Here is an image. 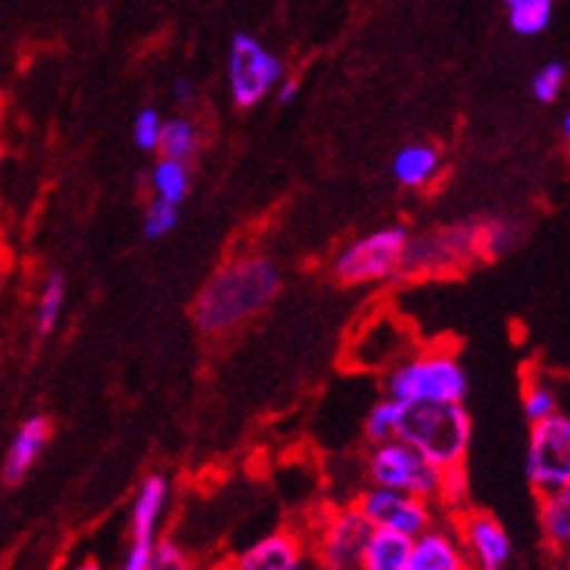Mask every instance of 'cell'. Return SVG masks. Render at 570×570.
I'll use <instances>...</instances> for the list:
<instances>
[{"instance_id":"cell-7","label":"cell","mask_w":570,"mask_h":570,"mask_svg":"<svg viewBox=\"0 0 570 570\" xmlns=\"http://www.w3.org/2000/svg\"><path fill=\"white\" fill-rule=\"evenodd\" d=\"M474 256H481L478 245V225H451L434 230L416 233L407 239L405 259L396 279L436 277L469 265Z\"/></svg>"},{"instance_id":"cell-8","label":"cell","mask_w":570,"mask_h":570,"mask_svg":"<svg viewBox=\"0 0 570 570\" xmlns=\"http://www.w3.org/2000/svg\"><path fill=\"white\" fill-rule=\"evenodd\" d=\"M285 76V65L277 53L256 36H233L227 50V90L236 108H256Z\"/></svg>"},{"instance_id":"cell-11","label":"cell","mask_w":570,"mask_h":570,"mask_svg":"<svg viewBox=\"0 0 570 570\" xmlns=\"http://www.w3.org/2000/svg\"><path fill=\"white\" fill-rule=\"evenodd\" d=\"M454 524H458L460 541H463L465 559L472 570H507L512 562V539L503 530V524L495 515L481 510H463L458 512Z\"/></svg>"},{"instance_id":"cell-9","label":"cell","mask_w":570,"mask_h":570,"mask_svg":"<svg viewBox=\"0 0 570 570\" xmlns=\"http://www.w3.org/2000/svg\"><path fill=\"white\" fill-rule=\"evenodd\" d=\"M527 481L535 495H556L570 481V416L556 411L530 425L524 458Z\"/></svg>"},{"instance_id":"cell-20","label":"cell","mask_w":570,"mask_h":570,"mask_svg":"<svg viewBox=\"0 0 570 570\" xmlns=\"http://www.w3.org/2000/svg\"><path fill=\"white\" fill-rule=\"evenodd\" d=\"M65 297H68V279H65L61 271H53L41 285L36 301V332L41 338L53 335L56 326H59L61 312H65Z\"/></svg>"},{"instance_id":"cell-38","label":"cell","mask_w":570,"mask_h":570,"mask_svg":"<svg viewBox=\"0 0 570 570\" xmlns=\"http://www.w3.org/2000/svg\"><path fill=\"white\" fill-rule=\"evenodd\" d=\"M568 556H570V544H568Z\"/></svg>"},{"instance_id":"cell-19","label":"cell","mask_w":570,"mask_h":570,"mask_svg":"<svg viewBox=\"0 0 570 570\" xmlns=\"http://www.w3.org/2000/svg\"><path fill=\"white\" fill-rule=\"evenodd\" d=\"M160 158H173L180 164H193L202 151V128L189 117H173L164 122V135H160Z\"/></svg>"},{"instance_id":"cell-2","label":"cell","mask_w":570,"mask_h":570,"mask_svg":"<svg viewBox=\"0 0 570 570\" xmlns=\"http://www.w3.org/2000/svg\"><path fill=\"white\" fill-rule=\"evenodd\" d=\"M469 393L463 361L445 344L411 346L384 373V396L405 405H460Z\"/></svg>"},{"instance_id":"cell-5","label":"cell","mask_w":570,"mask_h":570,"mask_svg":"<svg viewBox=\"0 0 570 570\" xmlns=\"http://www.w3.org/2000/svg\"><path fill=\"white\" fill-rule=\"evenodd\" d=\"M370 530L367 518L350 501L323 507L315 518H308V527L301 533L321 570H358Z\"/></svg>"},{"instance_id":"cell-33","label":"cell","mask_w":570,"mask_h":570,"mask_svg":"<svg viewBox=\"0 0 570 570\" xmlns=\"http://www.w3.org/2000/svg\"><path fill=\"white\" fill-rule=\"evenodd\" d=\"M173 97L178 99L180 106H189V102L196 99V85L180 76V79H175V85H173Z\"/></svg>"},{"instance_id":"cell-21","label":"cell","mask_w":570,"mask_h":570,"mask_svg":"<svg viewBox=\"0 0 570 570\" xmlns=\"http://www.w3.org/2000/svg\"><path fill=\"white\" fill-rule=\"evenodd\" d=\"M539 524L541 535L553 550H568L570 544V510L562 495H541L539 498Z\"/></svg>"},{"instance_id":"cell-15","label":"cell","mask_w":570,"mask_h":570,"mask_svg":"<svg viewBox=\"0 0 570 570\" xmlns=\"http://www.w3.org/2000/svg\"><path fill=\"white\" fill-rule=\"evenodd\" d=\"M173 498V483L166 474H146L131 501V521H128V539L158 541L164 524L166 507Z\"/></svg>"},{"instance_id":"cell-32","label":"cell","mask_w":570,"mask_h":570,"mask_svg":"<svg viewBox=\"0 0 570 570\" xmlns=\"http://www.w3.org/2000/svg\"><path fill=\"white\" fill-rule=\"evenodd\" d=\"M274 94H277V99L279 102H294V99H297V94H301V79H297V76H288L285 73L283 79H279V85L277 88H274Z\"/></svg>"},{"instance_id":"cell-34","label":"cell","mask_w":570,"mask_h":570,"mask_svg":"<svg viewBox=\"0 0 570 570\" xmlns=\"http://www.w3.org/2000/svg\"><path fill=\"white\" fill-rule=\"evenodd\" d=\"M73 570H106V568H102V564H99V562H94V559H88V562L76 564Z\"/></svg>"},{"instance_id":"cell-35","label":"cell","mask_w":570,"mask_h":570,"mask_svg":"<svg viewBox=\"0 0 570 570\" xmlns=\"http://www.w3.org/2000/svg\"><path fill=\"white\" fill-rule=\"evenodd\" d=\"M202 570H233V562H218V564H210V568H202Z\"/></svg>"},{"instance_id":"cell-37","label":"cell","mask_w":570,"mask_h":570,"mask_svg":"<svg viewBox=\"0 0 570 570\" xmlns=\"http://www.w3.org/2000/svg\"><path fill=\"white\" fill-rule=\"evenodd\" d=\"M562 131H564V137H568V142H570V111L564 114V122H562Z\"/></svg>"},{"instance_id":"cell-6","label":"cell","mask_w":570,"mask_h":570,"mask_svg":"<svg viewBox=\"0 0 570 570\" xmlns=\"http://www.w3.org/2000/svg\"><path fill=\"white\" fill-rule=\"evenodd\" d=\"M364 478L373 487L399 489V492H407V495L425 498V501L436 503L440 483H443V469H436L411 443L393 436V440H384V443L367 445V454H364Z\"/></svg>"},{"instance_id":"cell-18","label":"cell","mask_w":570,"mask_h":570,"mask_svg":"<svg viewBox=\"0 0 570 570\" xmlns=\"http://www.w3.org/2000/svg\"><path fill=\"white\" fill-rule=\"evenodd\" d=\"M149 187L151 198H160V202L169 204H184L189 196V187H193V173H189V164H180L173 158H158L149 173Z\"/></svg>"},{"instance_id":"cell-22","label":"cell","mask_w":570,"mask_h":570,"mask_svg":"<svg viewBox=\"0 0 570 570\" xmlns=\"http://www.w3.org/2000/svg\"><path fill=\"white\" fill-rule=\"evenodd\" d=\"M510 7V23L518 36H539L553 18V0H503Z\"/></svg>"},{"instance_id":"cell-14","label":"cell","mask_w":570,"mask_h":570,"mask_svg":"<svg viewBox=\"0 0 570 570\" xmlns=\"http://www.w3.org/2000/svg\"><path fill=\"white\" fill-rule=\"evenodd\" d=\"M53 436V422L47 420L45 413H32L18 425L16 436L7 449V458H3V483L16 487L21 483L27 474L32 472V465L38 463V458L45 454L47 443Z\"/></svg>"},{"instance_id":"cell-24","label":"cell","mask_w":570,"mask_h":570,"mask_svg":"<svg viewBox=\"0 0 570 570\" xmlns=\"http://www.w3.org/2000/svg\"><path fill=\"white\" fill-rule=\"evenodd\" d=\"M521 402H524V416L530 420V425H533V422L548 420V416H553V413L559 411V399H556V391L550 387L548 382H544V379H535V375L524 382Z\"/></svg>"},{"instance_id":"cell-28","label":"cell","mask_w":570,"mask_h":570,"mask_svg":"<svg viewBox=\"0 0 570 570\" xmlns=\"http://www.w3.org/2000/svg\"><path fill=\"white\" fill-rule=\"evenodd\" d=\"M512 242H515V227H512L510 222L495 218V222H483V225H478V245H481L483 256L503 254Z\"/></svg>"},{"instance_id":"cell-29","label":"cell","mask_w":570,"mask_h":570,"mask_svg":"<svg viewBox=\"0 0 570 570\" xmlns=\"http://www.w3.org/2000/svg\"><path fill=\"white\" fill-rule=\"evenodd\" d=\"M149 570H198L193 556L180 548L175 539H158L155 553H151Z\"/></svg>"},{"instance_id":"cell-17","label":"cell","mask_w":570,"mask_h":570,"mask_svg":"<svg viewBox=\"0 0 570 570\" xmlns=\"http://www.w3.org/2000/svg\"><path fill=\"white\" fill-rule=\"evenodd\" d=\"M411 539L393 530H370L358 570H405Z\"/></svg>"},{"instance_id":"cell-25","label":"cell","mask_w":570,"mask_h":570,"mask_svg":"<svg viewBox=\"0 0 570 570\" xmlns=\"http://www.w3.org/2000/svg\"><path fill=\"white\" fill-rule=\"evenodd\" d=\"M469 483H465V465L458 469H445L443 483H440V495H436V507L443 515H458V512L469 510Z\"/></svg>"},{"instance_id":"cell-23","label":"cell","mask_w":570,"mask_h":570,"mask_svg":"<svg viewBox=\"0 0 570 570\" xmlns=\"http://www.w3.org/2000/svg\"><path fill=\"white\" fill-rule=\"evenodd\" d=\"M402 407H405V402H399V399H391V396L379 399V402L370 407L367 420H364V436H367V445L384 443V440H393V436L399 434Z\"/></svg>"},{"instance_id":"cell-27","label":"cell","mask_w":570,"mask_h":570,"mask_svg":"<svg viewBox=\"0 0 570 570\" xmlns=\"http://www.w3.org/2000/svg\"><path fill=\"white\" fill-rule=\"evenodd\" d=\"M164 122L166 117L158 111V108H140L135 117V126H131V135H135L137 149L142 151H158L160 135H164Z\"/></svg>"},{"instance_id":"cell-3","label":"cell","mask_w":570,"mask_h":570,"mask_svg":"<svg viewBox=\"0 0 570 570\" xmlns=\"http://www.w3.org/2000/svg\"><path fill=\"white\" fill-rule=\"evenodd\" d=\"M399 440L411 443L436 469L465 465L472 445V416L465 405H405L399 420Z\"/></svg>"},{"instance_id":"cell-36","label":"cell","mask_w":570,"mask_h":570,"mask_svg":"<svg viewBox=\"0 0 570 570\" xmlns=\"http://www.w3.org/2000/svg\"><path fill=\"white\" fill-rule=\"evenodd\" d=\"M559 495H562V501L568 503V510H570V481L564 483V489H562V492H559Z\"/></svg>"},{"instance_id":"cell-16","label":"cell","mask_w":570,"mask_h":570,"mask_svg":"<svg viewBox=\"0 0 570 570\" xmlns=\"http://www.w3.org/2000/svg\"><path fill=\"white\" fill-rule=\"evenodd\" d=\"M393 178L405 189H425L443 175V151L434 142H407L393 155Z\"/></svg>"},{"instance_id":"cell-12","label":"cell","mask_w":570,"mask_h":570,"mask_svg":"<svg viewBox=\"0 0 570 570\" xmlns=\"http://www.w3.org/2000/svg\"><path fill=\"white\" fill-rule=\"evenodd\" d=\"M233 570H321L301 530L279 527L230 559Z\"/></svg>"},{"instance_id":"cell-31","label":"cell","mask_w":570,"mask_h":570,"mask_svg":"<svg viewBox=\"0 0 570 570\" xmlns=\"http://www.w3.org/2000/svg\"><path fill=\"white\" fill-rule=\"evenodd\" d=\"M155 544H158V541L128 539V548H126V553H122L120 570H149L151 553H155Z\"/></svg>"},{"instance_id":"cell-13","label":"cell","mask_w":570,"mask_h":570,"mask_svg":"<svg viewBox=\"0 0 570 570\" xmlns=\"http://www.w3.org/2000/svg\"><path fill=\"white\" fill-rule=\"evenodd\" d=\"M405 570H472L454 518L440 515L425 533L411 539Z\"/></svg>"},{"instance_id":"cell-1","label":"cell","mask_w":570,"mask_h":570,"mask_svg":"<svg viewBox=\"0 0 570 570\" xmlns=\"http://www.w3.org/2000/svg\"><path fill=\"white\" fill-rule=\"evenodd\" d=\"M283 288L277 263L265 254H239L218 265L193 301V323L202 335L222 338L259 317Z\"/></svg>"},{"instance_id":"cell-10","label":"cell","mask_w":570,"mask_h":570,"mask_svg":"<svg viewBox=\"0 0 570 570\" xmlns=\"http://www.w3.org/2000/svg\"><path fill=\"white\" fill-rule=\"evenodd\" d=\"M353 503L358 507L361 515L367 518V524L373 530H393V533H402L407 539H416L420 533H425L428 527L443 515L434 501L407 495V492H399V489L373 487V483L361 489Z\"/></svg>"},{"instance_id":"cell-26","label":"cell","mask_w":570,"mask_h":570,"mask_svg":"<svg viewBox=\"0 0 570 570\" xmlns=\"http://www.w3.org/2000/svg\"><path fill=\"white\" fill-rule=\"evenodd\" d=\"M178 204L151 198V202L146 204V210H142V233H146V239H164V236H169V233L178 227Z\"/></svg>"},{"instance_id":"cell-30","label":"cell","mask_w":570,"mask_h":570,"mask_svg":"<svg viewBox=\"0 0 570 570\" xmlns=\"http://www.w3.org/2000/svg\"><path fill=\"white\" fill-rule=\"evenodd\" d=\"M564 79H568V70H564L562 61H548L544 68L535 70L533 97L539 99V102H553V99H559V94H562Z\"/></svg>"},{"instance_id":"cell-4","label":"cell","mask_w":570,"mask_h":570,"mask_svg":"<svg viewBox=\"0 0 570 570\" xmlns=\"http://www.w3.org/2000/svg\"><path fill=\"white\" fill-rule=\"evenodd\" d=\"M411 230L405 225H384L346 242L332 259V277L346 288L379 285L396 279L405 259Z\"/></svg>"}]
</instances>
